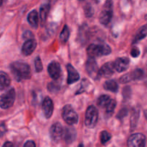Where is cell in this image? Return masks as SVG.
Returning a JSON list of instances; mask_svg holds the SVG:
<instances>
[{
  "label": "cell",
  "mask_w": 147,
  "mask_h": 147,
  "mask_svg": "<svg viewBox=\"0 0 147 147\" xmlns=\"http://www.w3.org/2000/svg\"><path fill=\"white\" fill-rule=\"evenodd\" d=\"M10 70L17 81L27 80L31 76V70L29 65L22 62H14L10 65Z\"/></svg>",
  "instance_id": "obj_1"
},
{
  "label": "cell",
  "mask_w": 147,
  "mask_h": 147,
  "mask_svg": "<svg viewBox=\"0 0 147 147\" xmlns=\"http://www.w3.org/2000/svg\"><path fill=\"white\" fill-rule=\"evenodd\" d=\"M111 52V47L107 45L92 44L87 48V54L88 57L94 59L102 55H109Z\"/></svg>",
  "instance_id": "obj_2"
},
{
  "label": "cell",
  "mask_w": 147,
  "mask_h": 147,
  "mask_svg": "<svg viewBox=\"0 0 147 147\" xmlns=\"http://www.w3.org/2000/svg\"><path fill=\"white\" fill-rule=\"evenodd\" d=\"M113 17V1L106 0L99 17L100 22L103 25H107L111 21Z\"/></svg>",
  "instance_id": "obj_3"
},
{
  "label": "cell",
  "mask_w": 147,
  "mask_h": 147,
  "mask_svg": "<svg viewBox=\"0 0 147 147\" xmlns=\"http://www.w3.org/2000/svg\"><path fill=\"white\" fill-rule=\"evenodd\" d=\"M98 112L95 106H90L87 109L85 116V125L88 129H93L97 124Z\"/></svg>",
  "instance_id": "obj_4"
},
{
  "label": "cell",
  "mask_w": 147,
  "mask_h": 147,
  "mask_svg": "<svg viewBox=\"0 0 147 147\" xmlns=\"http://www.w3.org/2000/svg\"><path fill=\"white\" fill-rule=\"evenodd\" d=\"M62 116L68 125H74L78 123V116L70 105H66L63 107Z\"/></svg>",
  "instance_id": "obj_5"
},
{
  "label": "cell",
  "mask_w": 147,
  "mask_h": 147,
  "mask_svg": "<svg viewBox=\"0 0 147 147\" xmlns=\"http://www.w3.org/2000/svg\"><path fill=\"white\" fill-rule=\"evenodd\" d=\"M15 90L11 88L1 96V108L3 109H7L11 107L15 100Z\"/></svg>",
  "instance_id": "obj_6"
},
{
  "label": "cell",
  "mask_w": 147,
  "mask_h": 147,
  "mask_svg": "<svg viewBox=\"0 0 147 147\" xmlns=\"http://www.w3.org/2000/svg\"><path fill=\"white\" fill-rule=\"evenodd\" d=\"M86 70L88 74L94 80H97L100 78L99 74L100 69H98V66L94 58L88 57L86 63Z\"/></svg>",
  "instance_id": "obj_7"
},
{
  "label": "cell",
  "mask_w": 147,
  "mask_h": 147,
  "mask_svg": "<svg viewBox=\"0 0 147 147\" xmlns=\"http://www.w3.org/2000/svg\"><path fill=\"white\" fill-rule=\"evenodd\" d=\"M128 147H145L146 137L142 134H132L128 139Z\"/></svg>",
  "instance_id": "obj_8"
},
{
  "label": "cell",
  "mask_w": 147,
  "mask_h": 147,
  "mask_svg": "<svg viewBox=\"0 0 147 147\" xmlns=\"http://www.w3.org/2000/svg\"><path fill=\"white\" fill-rule=\"evenodd\" d=\"M63 129L60 123H55L51 126L50 129V137L53 142H58L63 138Z\"/></svg>",
  "instance_id": "obj_9"
},
{
  "label": "cell",
  "mask_w": 147,
  "mask_h": 147,
  "mask_svg": "<svg viewBox=\"0 0 147 147\" xmlns=\"http://www.w3.org/2000/svg\"><path fill=\"white\" fill-rule=\"evenodd\" d=\"M47 71L50 77L55 80H57L61 76V67L58 62L53 61L49 64Z\"/></svg>",
  "instance_id": "obj_10"
},
{
  "label": "cell",
  "mask_w": 147,
  "mask_h": 147,
  "mask_svg": "<svg viewBox=\"0 0 147 147\" xmlns=\"http://www.w3.org/2000/svg\"><path fill=\"white\" fill-rule=\"evenodd\" d=\"M113 64H114V67L116 71L119 73H122L129 68L130 60L128 57H119L116 59Z\"/></svg>",
  "instance_id": "obj_11"
},
{
  "label": "cell",
  "mask_w": 147,
  "mask_h": 147,
  "mask_svg": "<svg viewBox=\"0 0 147 147\" xmlns=\"http://www.w3.org/2000/svg\"><path fill=\"white\" fill-rule=\"evenodd\" d=\"M53 109L54 106L53 100L50 98L46 97L42 102V111L46 119H50L53 113Z\"/></svg>",
  "instance_id": "obj_12"
},
{
  "label": "cell",
  "mask_w": 147,
  "mask_h": 147,
  "mask_svg": "<svg viewBox=\"0 0 147 147\" xmlns=\"http://www.w3.org/2000/svg\"><path fill=\"white\" fill-rule=\"evenodd\" d=\"M115 67L114 64L112 63H106V64L103 65L100 68L99 70V74H100V77L106 78H109L111 76H113V73L115 71Z\"/></svg>",
  "instance_id": "obj_13"
},
{
  "label": "cell",
  "mask_w": 147,
  "mask_h": 147,
  "mask_svg": "<svg viewBox=\"0 0 147 147\" xmlns=\"http://www.w3.org/2000/svg\"><path fill=\"white\" fill-rule=\"evenodd\" d=\"M66 67L67 71V84L71 85L77 82L80 79V76L77 70L70 64L67 65Z\"/></svg>",
  "instance_id": "obj_14"
},
{
  "label": "cell",
  "mask_w": 147,
  "mask_h": 147,
  "mask_svg": "<svg viewBox=\"0 0 147 147\" xmlns=\"http://www.w3.org/2000/svg\"><path fill=\"white\" fill-rule=\"evenodd\" d=\"M36 47H37V42L34 39L27 40L23 44L22 47V53L25 56L30 55L34 51Z\"/></svg>",
  "instance_id": "obj_15"
},
{
  "label": "cell",
  "mask_w": 147,
  "mask_h": 147,
  "mask_svg": "<svg viewBox=\"0 0 147 147\" xmlns=\"http://www.w3.org/2000/svg\"><path fill=\"white\" fill-rule=\"evenodd\" d=\"M63 138L67 144H71L76 138V131L73 127H65L63 129Z\"/></svg>",
  "instance_id": "obj_16"
},
{
  "label": "cell",
  "mask_w": 147,
  "mask_h": 147,
  "mask_svg": "<svg viewBox=\"0 0 147 147\" xmlns=\"http://www.w3.org/2000/svg\"><path fill=\"white\" fill-rule=\"evenodd\" d=\"M27 20H28V22L30 23V25L32 26L33 27L37 28L38 27L39 17L36 10H32L29 13L28 16H27Z\"/></svg>",
  "instance_id": "obj_17"
},
{
  "label": "cell",
  "mask_w": 147,
  "mask_h": 147,
  "mask_svg": "<svg viewBox=\"0 0 147 147\" xmlns=\"http://www.w3.org/2000/svg\"><path fill=\"white\" fill-rule=\"evenodd\" d=\"M139 116H140V110L139 108L133 109L131 116V129H134L136 128L139 119Z\"/></svg>",
  "instance_id": "obj_18"
},
{
  "label": "cell",
  "mask_w": 147,
  "mask_h": 147,
  "mask_svg": "<svg viewBox=\"0 0 147 147\" xmlns=\"http://www.w3.org/2000/svg\"><path fill=\"white\" fill-rule=\"evenodd\" d=\"M50 7L49 4H43L41 6L40 9V21L42 24H45L47 20V15H48L49 11H50Z\"/></svg>",
  "instance_id": "obj_19"
},
{
  "label": "cell",
  "mask_w": 147,
  "mask_h": 147,
  "mask_svg": "<svg viewBox=\"0 0 147 147\" xmlns=\"http://www.w3.org/2000/svg\"><path fill=\"white\" fill-rule=\"evenodd\" d=\"M111 100L112 99L109 96H108V95H103V96H100L98 98L97 100V103L99 107L106 109L107 106L109 105L110 102L111 101Z\"/></svg>",
  "instance_id": "obj_20"
},
{
  "label": "cell",
  "mask_w": 147,
  "mask_h": 147,
  "mask_svg": "<svg viewBox=\"0 0 147 147\" xmlns=\"http://www.w3.org/2000/svg\"><path fill=\"white\" fill-rule=\"evenodd\" d=\"M0 78H1L0 89H1V90H3L4 89H5L6 88H7L9 86L10 83H11V80H10V78L8 76V75L3 71H1L0 73Z\"/></svg>",
  "instance_id": "obj_21"
},
{
  "label": "cell",
  "mask_w": 147,
  "mask_h": 147,
  "mask_svg": "<svg viewBox=\"0 0 147 147\" xmlns=\"http://www.w3.org/2000/svg\"><path fill=\"white\" fill-rule=\"evenodd\" d=\"M103 88L106 90L111 91L113 93H116L119 90V86H118L117 83L115 80H107L106 83L103 85Z\"/></svg>",
  "instance_id": "obj_22"
},
{
  "label": "cell",
  "mask_w": 147,
  "mask_h": 147,
  "mask_svg": "<svg viewBox=\"0 0 147 147\" xmlns=\"http://www.w3.org/2000/svg\"><path fill=\"white\" fill-rule=\"evenodd\" d=\"M147 36V24L142 26L140 29L139 30V31L136 33V36H135L134 41V42H137L140 41L142 39L145 38Z\"/></svg>",
  "instance_id": "obj_23"
},
{
  "label": "cell",
  "mask_w": 147,
  "mask_h": 147,
  "mask_svg": "<svg viewBox=\"0 0 147 147\" xmlns=\"http://www.w3.org/2000/svg\"><path fill=\"white\" fill-rule=\"evenodd\" d=\"M69 37H70V30H69V28L67 25H65L61 33H60V39L62 42L65 43L68 40Z\"/></svg>",
  "instance_id": "obj_24"
},
{
  "label": "cell",
  "mask_w": 147,
  "mask_h": 147,
  "mask_svg": "<svg viewBox=\"0 0 147 147\" xmlns=\"http://www.w3.org/2000/svg\"><path fill=\"white\" fill-rule=\"evenodd\" d=\"M116 106V101L114 100V99H112L111 101L110 102L109 106H107L105 110H106V113L109 116H111L113 114V111H114V109Z\"/></svg>",
  "instance_id": "obj_25"
},
{
  "label": "cell",
  "mask_w": 147,
  "mask_h": 147,
  "mask_svg": "<svg viewBox=\"0 0 147 147\" xmlns=\"http://www.w3.org/2000/svg\"><path fill=\"white\" fill-rule=\"evenodd\" d=\"M132 75V77H133V80H140L143 78L144 76V71L142 69L137 68L136 70H134V71L131 72Z\"/></svg>",
  "instance_id": "obj_26"
},
{
  "label": "cell",
  "mask_w": 147,
  "mask_h": 147,
  "mask_svg": "<svg viewBox=\"0 0 147 147\" xmlns=\"http://www.w3.org/2000/svg\"><path fill=\"white\" fill-rule=\"evenodd\" d=\"M111 139V134L106 131H103L100 134V142L103 144L107 143Z\"/></svg>",
  "instance_id": "obj_27"
},
{
  "label": "cell",
  "mask_w": 147,
  "mask_h": 147,
  "mask_svg": "<svg viewBox=\"0 0 147 147\" xmlns=\"http://www.w3.org/2000/svg\"><path fill=\"white\" fill-rule=\"evenodd\" d=\"M84 13L85 15L87 17H91L94 14V10L93 7L90 4H87L84 7Z\"/></svg>",
  "instance_id": "obj_28"
},
{
  "label": "cell",
  "mask_w": 147,
  "mask_h": 147,
  "mask_svg": "<svg viewBox=\"0 0 147 147\" xmlns=\"http://www.w3.org/2000/svg\"><path fill=\"white\" fill-rule=\"evenodd\" d=\"M47 88H48L49 91L51 93H55L60 90V85L57 84L56 82H51L48 84Z\"/></svg>",
  "instance_id": "obj_29"
},
{
  "label": "cell",
  "mask_w": 147,
  "mask_h": 147,
  "mask_svg": "<svg viewBox=\"0 0 147 147\" xmlns=\"http://www.w3.org/2000/svg\"><path fill=\"white\" fill-rule=\"evenodd\" d=\"M34 67H35L36 72H37V73H40L42 70V60L39 56H37L34 60Z\"/></svg>",
  "instance_id": "obj_30"
},
{
  "label": "cell",
  "mask_w": 147,
  "mask_h": 147,
  "mask_svg": "<svg viewBox=\"0 0 147 147\" xmlns=\"http://www.w3.org/2000/svg\"><path fill=\"white\" fill-rule=\"evenodd\" d=\"M89 86H90V83H89L87 80H86V79H83L81 84H80V89L78 90V92L76 93V94H79V93H83V92L86 91V89H87V88Z\"/></svg>",
  "instance_id": "obj_31"
},
{
  "label": "cell",
  "mask_w": 147,
  "mask_h": 147,
  "mask_svg": "<svg viewBox=\"0 0 147 147\" xmlns=\"http://www.w3.org/2000/svg\"><path fill=\"white\" fill-rule=\"evenodd\" d=\"M131 80H134L131 73H129L126 75H123V76H121V77L120 78V79H119V81L121 83H129V82L131 81Z\"/></svg>",
  "instance_id": "obj_32"
},
{
  "label": "cell",
  "mask_w": 147,
  "mask_h": 147,
  "mask_svg": "<svg viewBox=\"0 0 147 147\" xmlns=\"http://www.w3.org/2000/svg\"><path fill=\"white\" fill-rule=\"evenodd\" d=\"M131 94V88L129 87H126L124 88L123 91V95L124 99H128L130 98Z\"/></svg>",
  "instance_id": "obj_33"
},
{
  "label": "cell",
  "mask_w": 147,
  "mask_h": 147,
  "mask_svg": "<svg viewBox=\"0 0 147 147\" xmlns=\"http://www.w3.org/2000/svg\"><path fill=\"white\" fill-rule=\"evenodd\" d=\"M140 55V50L138 47H134L131 50V55L133 57H137Z\"/></svg>",
  "instance_id": "obj_34"
},
{
  "label": "cell",
  "mask_w": 147,
  "mask_h": 147,
  "mask_svg": "<svg viewBox=\"0 0 147 147\" xmlns=\"http://www.w3.org/2000/svg\"><path fill=\"white\" fill-rule=\"evenodd\" d=\"M127 113H128L127 109H126V108H123V109H121V110L119 112L117 117L119 118V119H123V118H124L125 116L127 115Z\"/></svg>",
  "instance_id": "obj_35"
},
{
  "label": "cell",
  "mask_w": 147,
  "mask_h": 147,
  "mask_svg": "<svg viewBox=\"0 0 147 147\" xmlns=\"http://www.w3.org/2000/svg\"><path fill=\"white\" fill-rule=\"evenodd\" d=\"M23 37H24V39H26L27 40H32V39H33V34H32V33L30 31H26L24 33Z\"/></svg>",
  "instance_id": "obj_36"
},
{
  "label": "cell",
  "mask_w": 147,
  "mask_h": 147,
  "mask_svg": "<svg viewBox=\"0 0 147 147\" xmlns=\"http://www.w3.org/2000/svg\"><path fill=\"white\" fill-rule=\"evenodd\" d=\"M24 147H36L35 143L33 141H27L25 144H24Z\"/></svg>",
  "instance_id": "obj_37"
},
{
  "label": "cell",
  "mask_w": 147,
  "mask_h": 147,
  "mask_svg": "<svg viewBox=\"0 0 147 147\" xmlns=\"http://www.w3.org/2000/svg\"><path fill=\"white\" fill-rule=\"evenodd\" d=\"M1 136H3V134H4V132H6V126L4 125V122H2V123H1Z\"/></svg>",
  "instance_id": "obj_38"
},
{
  "label": "cell",
  "mask_w": 147,
  "mask_h": 147,
  "mask_svg": "<svg viewBox=\"0 0 147 147\" xmlns=\"http://www.w3.org/2000/svg\"><path fill=\"white\" fill-rule=\"evenodd\" d=\"M2 147H14V146H13V144L11 142H7L4 144V145H3Z\"/></svg>",
  "instance_id": "obj_39"
},
{
  "label": "cell",
  "mask_w": 147,
  "mask_h": 147,
  "mask_svg": "<svg viewBox=\"0 0 147 147\" xmlns=\"http://www.w3.org/2000/svg\"><path fill=\"white\" fill-rule=\"evenodd\" d=\"M144 116H145V117H146V121H147V109H146V110L144 111Z\"/></svg>",
  "instance_id": "obj_40"
},
{
  "label": "cell",
  "mask_w": 147,
  "mask_h": 147,
  "mask_svg": "<svg viewBox=\"0 0 147 147\" xmlns=\"http://www.w3.org/2000/svg\"><path fill=\"white\" fill-rule=\"evenodd\" d=\"M7 1V0H1V5H3V4H4V2H6Z\"/></svg>",
  "instance_id": "obj_41"
},
{
  "label": "cell",
  "mask_w": 147,
  "mask_h": 147,
  "mask_svg": "<svg viewBox=\"0 0 147 147\" xmlns=\"http://www.w3.org/2000/svg\"><path fill=\"white\" fill-rule=\"evenodd\" d=\"M93 1H94L96 3H98L99 1H100V0H93Z\"/></svg>",
  "instance_id": "obj_42"
},
{
  "label": "cell",
  "mask_w": 147,
  "mask_h": 147,
  "mask_svg": "<svg viewBox=\"0 0 147 147\" xmlns=\"http://www.w3.org/2000/svg\"><path fill=\"white\" fill-rule=\"evenodd\" d=\"M78 147H83V144H79L78 146Z\"/></svg>",
  "instance_id": "obj_43"
},
{
  "label": "cell",
  "mask_w": 147,
  "mask_h": 147,
  "mask_svg": "<svg viewBox=\"0 0 147 147\" xmlns=\"http://www.w3.org/2000/svg\"><path fill=\"white\" fill-rule=\"evenodd\" d=\"M78 1H85V0H78Z\"/></svg>",
  "instance_id": "obj_44"
},
{
  "label": "cell",
  "mask_w": 147,
  "mask_h": 147,
  "mask_svg": "<svg viewBox=\"0 0 147 147\" xmlns=\"http://www.w3.org/2000/svg\"><path fill=\"white\" fill-rule=\"evenodd\" d=\"M146 67H147V63H146Z\"/></svg>",
  "instance_id": "obj_45"
}]
</instances>
